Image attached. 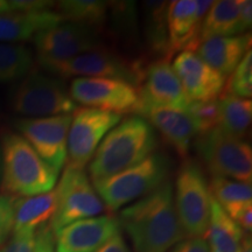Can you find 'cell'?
Returning <instances> with one entry per match:
<instances>
[{"instance_id": "1f68e13d", "label": "cell", "mask_w": 252, "mask_h": 252, "mask_svg": "<svg viewBox=\"0 0 252 252\" xmlns=\"http://www.w3.org/2000/svg\"><path fill=\"white\" fill-rule=\"evenodd\" d=\"M36 231H25L13 234L9 241L0 249V252H33Z\"/></svg>"}, {"instance_id": "277c9868", "label": "cell", "mask_w": 252, "mask_h": 252, "mask_svg": "<svg viewBox=\"0 0 252 252\" xmlns=\"http://www.w3.org/2000/svg\"><path fill=\"white\" fill-rule=\"evenodd\" d=\"M172 161L166 154L154 152L137 165L94 182V187L110 212L122 209L146 196L168 180Z\"/></svg>"}, {"instance_id": "d590c367", "label": "cell", "mask_w": 252, "mask_h": 252, "mask_svg": "<svg viewBox=\"0 0 252 252\" xmlns=\"http://www.w3.org/2000/svg\"><path fill=\"white\" fill-rule=\"evenodd\" d=\"M252 24V1L241 0V12H239V33L245 34L251 28Z\"/></svg>"}, {"instance_id": "3957f363", "label": "cell", "mask_w": 252, "mask_h": 252, "mask_svg": "<svg viewBox=\"0 0 252 252\" xmlns=\"http://www.w3.org/2000/svg\"><path fill=\"white\" fill-rule=\"evenodd\" d=\"M1 190L8 196L28 197L55 188L59 172L41 158L18 133L1 138Z\"/></svg>"}, {"instance_id": "ba28073f", "label": "cell", "mask_w": 252, "mask_h": 252, "mask_svg": "<svg viewBox=\"0 0 252 252\" xmlns=\"http://www.w3.org/2000/svg\"><path fill=\"white\" fill-rule=\"evenodd\" d=\"M45 70L61 78H111L139 87L143 82L145 68L139 61H131L103 47L83 53L59 64L50 65Z\"/></svg>"}, {"instance_id": "e575fe53", "label": "cell", "mask_w": 252, "mask_h": 252, "mask_svg": "<svg viewBox=\"0 0 252 252\" xmlns=\"http://www.w3.org/2000/svg\"><path fill=\"white\" fill-rule=\"evenodd\" d=\"M168 252H209V248L204 238H185Z\"/></svg>"}, {"instance_id": "7402d4cb", "label": "cell", "mask_w": 252, "mask_h": 252, "mask_svg": "<svg viewBox=\"0 0 252 252\" xmlns=\"http://www.w3.org/2000/svg\"><path fill=\"white\" fill-rule=\"evenodd\" d=\"M207 242L209 252H243L250 238L212 196V213Z\"/></svg>"}, {"instance_id": "44dd1931", "label": "cell", "mask_w": 252, "mask_h": 252, "mask_svg": "<svg viewBox=\"0 0 252 252\" xmlns=\"http://www.w3.org/2000/svg\"><path fill=\"white\" fill-rule=\"evenodd\" d=\"M58 207L56 188L45 194L28 197H14L13 234L36 231L41 226L49 224Z\"/></svg>"}, {"instance_id": "4dcf8cb0", "label": "cell", "mask_w": 252, "mask_h": 252, "mask_svg": "<svg viewBox=\"0 0 252 252\" xmlns=\"http://www.w3.org/2000/svg\"><path fill=\"white\" fill-rule=\"evenodd\" d=\"M13 203L14 197L8 195H0V245L13 231Z\"/></svg>"}, {"instance_id": "ab89813d", "label": "cell", "mask_w": 252, "mask_h": 252, "mask_svg": "<svg viewBox=\"0 0 252 252\" xmlns=\"http://www.w3.org/2000/svg\"><path fill=\"white\" fill-rule=\"evenodd\" d=\"M243 252H252V249H251V241L249 242V243H248L247 245H245Z\"/></svg>"}, {"instance_id": "2e32d148", "label": "cell", "mask_w": 252, "mask_h": 252, "mask_svg": "<svg viewBox=\"0 0 252 252\" xmlns=\"http://www.w3.org/2000/svg\"><path fill=\"white\" fill-rule=\"evenodd\" d=\"M141 105L187 109L190 100L169 60L160 59L145 68L143 82L138 89Z\"/></svg>"}, {"instance_id": "cb8c5ba5", "label": "cell", "mask_w": 252, "mask_h": 252, "mask_svg": "<svg viewBox=\"0 0 252 252\" xmlns=\"http://www.w3.org/2000/svg\"><path fill=\"white\" fill-rule=\"evenodd\" d=\"M144 36L151 53L161 59L169 60L168 30H167V1H145Z\"/></svg>"}, {"instance_id": "8fae6325", "label": "cell", "mask_w": 252, "mask_h": 252, "mask_svg": "<svg viewBox=\"0 0 252 252\" xmlns=\"http://www.w3.org/2000/svg\"><path fill=\"white\" fill-rule=\"evenodd\" d=\"M121 121L118 113L91 108L75 110L68 132L67 166L86 168L105 135Z\"/></svg>"}, {"instance_id": "9a60e30c", "label": "cell", "mask_w": 252, "mask_h": 252, "mask_svg": "<svg viewBox=\"0 0 252 252\" xmlns=\"http://www.w3.org/2000/svg\"><path fill=\"white\" fill-rule=\"evenodd\" d=\"M214 1L174 0L168 2L167 30L171 58L176 52H194L198 43L201 24Z\"/></svg>"}, {"instance_id": "f35d334b", "label": "cell", "mask_w": 252, "mask_h": 252, "mask_svg": "<svg viewBox=\"0 0 252 252\" xmlns=\"http://www.w3.org/2000/svg\"><path fill=\"white\" fill-rule=\"evenodd\" d=\"M1 171H2V156H1V145H0V180H1Z\"/></svg>"}, {"instance_id": "603a6c76", "label": "cell", "mask_w": 252, "mask_h": 252, "mask_svg": "<svg viewBox=\"0 0 252 252\" xmlns=\"http://www.w3.org/2000/svg\"><path fill=\"white\" fill-rule=\"evenodd\" d=\"M241 0L214 1L201 24L198 42L212 37L236 36L239 33Z\"/></svg>"}, {"instance_id": "d6986e66", "label": "cell", "mask_w": 252, "mask_h": 252, "mask_svg": "<svg viewBox=\"0 0 252 252\" xmlns=\"http://www.w3.org/2000/svg\"><path fill=\"white\" fill-rule=\"evenodd\" d=\"M251 34L236 36L212 37L197 43L194 53L223 76H230L249 50Z\"/></svg>"}, {"instance_id": "d6a6232c", "label": "cell", "mask_w": 252, "mask_h": 252, "mask_svg": "<svg viewBox=\"0 0 252 252\" xmlns=\"http://www.w3.org/2000/svg\"><path fill=\"white\" fill-rule=\"evenodd\" d=\"M33 252H55L54 232L52 231L48 224L36 230Z\"/></svg>"}, {"instance_id": "836d02e7", "label": "cell", "mask_w": 252, "mask_h": 252, "mask_svg": "<svg viewBox=\"0 0 252 252\" xmlns=\"http://www.w3.org/2000/svg\"><path fill=\"white\" fill-rule=\"evenodd\" d=\"M13 12H37L46 11L54 6V1L45 0H9Z\"/></svg>"}, {"instance_id": "d4e9b609", "label": "cell", "mask_w": 252, "mask_h": 252, "mask_svg": "<svg viewBox=\"0 0 252 252\" xmlns=\"http://www.w3.org/2000/svg\"><path fill=\"white\" fill-rule=\"evenodd\" d=\"M56 9V13L63 21L99 32L108 21L109 2L98 0H63L58 2Z\"/></svg>"}, {"instance_id": "ffe728a7", "label": "cell", "mask_w": 252, "mask_h": 252, "mask_svg": "<svg viewBox=\"0 0 252 252\" xmlns=\"http://www.w3.org/2000/svg\"><path fill=\"white\" fill-rule=\"evenodd\" d=\"M62 21L56 11L50 9L0 14V42L13 43L33 39L39 32Z\"/></svg>"}, {"instance_id": "52a82bcc", "label": "cell", "mask_w": 252, "mask_h": 252, "mask_svg": "<svg viewBox=\"0 0 252 252\" xmlns=\"http://www.w3.org/2000/svg\"><path fill=\"white\" fill-rule=\"evenodd\" d=\"M12 108L27 118L70 115L77 109L62 81L34 71L25 76L12 96Z\"/></svg>"}, {"instance_id": "8992f818", "label": "cell", "mask_w": 252, "mask_h": 252, "mask_svg": "<svg viewBox=\"0 0 252 252\" xmlns=\"http://www.w3.org/2000/svg\"><path fill=\"white\" fill-rule=\"evenodd\" d=\"M196 149L213 176L251 182L252 150L247 140L215 127L198 135Z\"/></svg>"}, {"instance_id": "8d00e7d4", "label": "cell", "mask_w": 252, "mask_h": 252, "mask_svg": "<svg viewBox=\"0 0 252 252\" xmlns=\"http://www.w3.org/2000/svg\"><path fill=\"white\" fill-rule=\"evenodd\" d=\"M94 252H131V250L126 244L122 232H118L117 235L113 236L110 241L106 242L103 247H100Z\"/></svg>"}, {"instance_id": "5b68a950", "label": "cell", "mask_w": 252, "mask_h": 252, "mask_svg": "<svg viewBox=\"0 0 252 252\" xmlns=\"http://www.w3.org/2000/svg\"><path fill=\"white\" fill-rule=\"evenodd\" d=\"M174 203L187 238H206L212 213V194L200 163L186 159L175 180Z\"/></svg>"}, {"instance_id": "4316f807", "label": "cell", "mask_w": 252, "mask_h": 252, "mask_svg": "<svg viewBox=\"0 0 252 252\" xmlns=\"http://www.w3.org/2000/svg\"><path fill=\"white\" fill-rule=\"evenodd\" d=\"M210 194L226 214L238 208L252 204L251 182H241L231 179L213 176L209 184Z\"/></svg>"}, {"instance_id": "7a4b0ae2", "label": "cell", "mask_w": 252, "mask_h": 252, "mask_svg": "<svg viewBox=\"0 0 252 252\" xmlns=\"http://www.w3.org/2000/svg\"><path fill=\"white\" fill-rule=\"evenodd\" d=\"M158 137L154 127L140 116H132L116 125L97 149L89 162L94 182L137 165L154 153Z\"/></svg>"}, {"instance_id": "f1b7e54d", "label": "cell", "mask_w": 252, "mask_h": 252, "mask_svg": "<svg viewBox=\"0 0 252 252\" xmlns=\"http://www.w3.org/2000/svg\"><path fill=\"white\" fill-rule=\"evenodd\" d=\"M224 94L241 98H250L252 94V53L249 50L237 68L230 75L224 87Z\"/></svg>"}, {"instance_id": "30bf717a", "label": "cell", "mask_w": 252, "mask_h": 252, "mask_svg": "<svg viewBox=\"0 0 252 252\" xmlns=\"http://www.w3.org/2000/svg\"><path fill=\"white\" fill-rule=\"evenodd\" d=\"M33 41L37 61L43 69L105 47L99 32L68 21L39 32Z\"/></svg>"}, {"instance_id": "7c38bea8", "label": "cell", "mask_w": 252, "mask_h": 252, "mask_svg": "<svg viewBox=\"0 0 252 252\" xmlns=\"http://www.w3.org/2000/svg\"><path fill=\"white\" fill-rule=\"evenodd\" d=\"M69 94L75 103L86 108L113 113H138L140 97L138 89L126 82L111 78L77 77L71 81Z\"/></svg>"}, {"instance_id": "f546056e", "label": "cell", "mask_w": 252, "mask_h": 252, "mask_svg": "<svg viewBox=\"0 0 252 252\" xmlns=\"http://www.w3.org/2000/svg\"><path fill=\"white\" fill-rule=\"evenodd\" d=\"M187 111L196 124L198 135H202L219 125V104L217 99L209 102H190Z\"/></svg>"}, {"instance_id": "9c48e42d", "label": "cell", "mask_w": 252, "mask_h": 252, "mask_svg": "<svg viewBox=\"0 0 252 252\" xmlns=\"http://www.w3.org/2000/svg\"><path fill=\"white\" fill-rule=\"evenodd\" d=\"M55 188L58 207L48 224L54 234L72 222L99 216L105 209L84 169L67 166Z\"/></svg>"}, {"instance_id": "83f0119b", "label": "cell", "mask_w": 252, "mask_h": 252, "mask_svg": "<svg viewBox=\"0 0 252 252\" xmlns=\"http://www.w3.org/2000/svg\"><path fill=\"white\" fill-rule=\"evenodd\" d=\"M33 55L27 47L0 42V83H7L30 74Z\"/></svg>"}, {"instance_id": "4fadbf2b", "label": "cell", "mask_w": 252, "mask_h": 252, "mask_svg": "<svg viewBox=\"0 0 252 252\" xmlns=\"http://www.w3.org/2000/svg\"><path fill=\"white\" fill-rule=\"evenodd\" d=\"M71 115L43 118H21L14 122L15 128L36 153L60 172L67 161L68 132Z\"/></svg>"}, {"instance_id": "74e56055", "label": "cell", "mask_w": 252, "mask_h": 252, "mask_svg": "<svg viewBox=\"0 0 252 252\" xmlns=\"http://www.w3.org/2000/svg\"><path fill=\"white\" fill-rule=\"evenodd\" d=\"M11 12H13L11 1L9 0H0V14L11 13Z\"/></svg>"}, {"instance_id": "ac0fdd59", "label": "cell", "mask_w": 252, "mask_h": 252, "mask_svg": "<svg viewBox=\"0 0 252 252\" xmlns=\"http://www.w3.org/2000/svg\"><path fill=\"white\" fill-rule=\"evenodd\" d=\"M138 113L161 133L182 159H187L191 143L198 135L196 124L187 109L141 105Z\"/></svg>"}, {"instance_id": "5bb4252c", "label": "cell", "mask_w": 252, "mask_h": 252, "mask_svg": "<svg viewBox=\"0 0 252 252\" xmlns=\"http://www.w3.org/2000/svg\"><path fill=\"white\" fill-rule=\"evenodd\" d=\"M118 232L121 226L112 215L76 220L55 232V252H94Z\"/></svg>"}, {"instance_id": "e0dca14e", "label": "cell", "mask_w": 252, "mask_h": 252, "mask_svg": "<svg viewBox=\"0 0 252 252\" xmlns=\"http://www.w3.org/2000/svg\"><path fill=\"white\" fill-rule=\"evenodd\" d=\"M173 69L190 102L215 100L225 87V77L203 62L194 52H181Z\"/></svg>"}, {"instance_id": "6da1fadb", "label": "cell", "mask_w": 252, "mask_h": 252, "mask_svg": "<svg viewBox=\"0 0 252 252\" xmlns=\"http://www.w3.org/2000/svg\"><path fill=\"white\" fill-rule=\"evenodd\" d=\"M117 220L134 252H168L187 238L176 214L174 188L169 180L123 208Z\"/></svg>"}, {"instance_id": "484cf974", "label": "cell", "mask_w": 252, "mask_h": 252, "mask_svg": "<svg viewBox=\"0 0 252 252\" xmlns=\"http://www.w3.org/2000/svg\"><path fill=\"white\" fill-rule=\"evenodd\" d=\"M217 104H219L217 127L234 137L244 139L251 125V99L223 94V96L217 99Z\"/></svg>"}]
</instances>
